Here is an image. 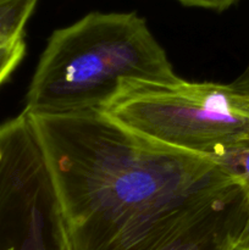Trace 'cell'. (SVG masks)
I'll list each match as a JSON object with an SVG mask.
<instances>
[{
  "label": "cell",
  "instance_id": "obj_12",
  "mask_svg": "<svg viewBox=\"0 0 249 250\" xmlns=\"http://www.w3.org/2000/svg\"><path fill=\"white\" fill-rule=\"evenodd\" d=\"M231 250H238V249H237V248H236V247H234V248H233V249H231Z\"/></svg>",
  "mask_w": 249,
  "mask_h": 250
},
{
  "label": "cell",
  "instance_id": "obj_6",
  "mask_svg": "<svg viewBox=\"0 0 249 250\" xmlns=\"http://www.w3.org/2000/svg\"><path fill=\"white\" fill-rule=\"evenodd\" d=\"M216 163L233 176L249 200V146L224 154Z\"/></svg>",
  "mask_w": 249,
  "mask_h": 250
},
{
  "label": "cell",
  "instance_id": "obj_7",
  "mask_svg": "<svg viewBox=\"0 0 249 250\" xmlns=\"http://www.w3.org/2000/svg\"><path fill=\"white\" fill-rule=\"evenodd\" d=\"M26 53L24 38L0 49V85L10 77Z\"/></svg>",
  "mask_w": 249,
  "mask_h": 250
},
{
  "label": "cell",
  "instance_id": "obj_5",
  "mask_svg": "<svg viewBox=\"0 0 249 250\" xmlns=\"http://www.w3.org/2000/svg\"><path fill=\"white\" fill-rule=\"evenodd\" d=\"M39 0H0V49L24 38V28Z\"/></svg>",
  "mask_w": 249,
  "mask_h": 250
},
{
  "label": "cell",
  "instance_id": "obj_10",
  "mask_svg": "<svg viewBox=\"0 0 249 250\" xmlns=\"http://www.w3.org/2000/svg\"><path fill=\"white\" fill-rule=\"evenodd\" d=\"M234 88H237L241 92L247 93L249 94V63L247 65L246 70L239 75V77H237L233 82L231 83Z\"/></svg>",
  "mask_w": 249,
  "mask_h": 250
},
{
  "label": "cell",
  "instance_id": "obj_3",
  "mask_svg": "<svg viewBox=\"0 0 249 250\" xmlns=\"http://www.w3.org/2000/svg\"><path fill=\"white\" fill-rule=\"evenodd\" d=\"M100 112L143 138L215 161L249 146V94L232 84L122 80Z\"/></svg>",
  "mask_w": 249,
  "mask_h": 250
},
{
  "label": "cell",
  "instance_id": "obj_9",
  "mask_svg": "<svg viewBox=\"0 0 249 250\" xmlns=\"http://www.w3.org/2000/svg\"><path fill=\"white\" fill-rule=\"evenodd\" d=\"M21 250H68L67 242L63 236L51 237L32 243Z\"/></svg>",
  "mask_w": 249,
  "mask_h": 250
},
{
  "label": "cell",
  "instance_id": "obj_1",
  "mask_svg": "<svg viewBox=\"0 0 249 250\" xmlns=\"http://www.w3.org/2000/svg\"><path fill=\"white\" fill-rule=\"evenodd\" d=\"M68 250H164L241 186L212 159L143 138L100 111L27 115Z\"/></svg>",
  "mask_w": 249,
  "mask_h": 250
},
{
  "label": "cell",
  "instance_id": "obj_8",
  "mask_svg": "<svg viewBox=\"0 0 249 250\" xmlns=\"http://www.w3.org/2000/svg\"><path fill=\"white\" fill-rule=\"evenodd\" d=\"M177 1L185 5V6L200 7V9H208L212 10V11L221 12L229 9L238 0H177Z\"/></svg>",
  "mask_w": 249,
  "mask_h": 250
},
{
  "label": "cell",
  "instance_id": "obj_11",
  "mask_svg": "<svg viewBox=\"0 0 249 250\" xmlns=\"http://www.w3.org/2000/svg\"><path fill=\"white\" fill-rule=\"evenodd\" d=\"M236 248L238 250H249V216L246 222V226L239 236L238 242H237Z\"/></svg>",
  "mask_w": 249,
  "mask_h": 250
},
{
  "label": "cell",
  "instance_id": "obj_2",
  "mask_svg": "<svg viewBox=\"0 0 249 250\" xmlns=\"http://www.w3.org/2000/svg\"><path fill=\"white\" fill-rule=\"evenodd\" d=\"M137 12L93 11L53 32L26 94V115L100 111L122 80H180Z\"/></svg>",
  "mask_w": 249,
  "mask_h": 250
},
{
  "label": "cell",
  "instance_id": "obj_4",
  "mask_svg": "<svg viewBox=\"0 0 249 250\" xmlns=\"http://www.w3.org/2000/svg\"><path fill=\"white\" fill-rule=\"evenodd\" d=\"M249 216V200L241 187L205 208L164 250H231Z\"/></svg>",
  "mask_w": 249,
  "mask_h": 250
}]
</instances>
